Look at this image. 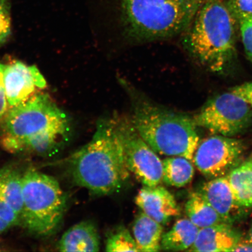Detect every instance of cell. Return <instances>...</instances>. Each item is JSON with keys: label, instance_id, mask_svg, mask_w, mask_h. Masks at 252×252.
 <instances>
[{"label": "cell", "instance_id": "cell-1", "mask_svg": "<svg viewBox=\"0 0 252 252\" xmlns=\"http://www.w3.org/2000/svg\"><path fill=\"white\" fill-rule=\"evenodd\" d=\"M1 125L0 146L12 154L52 156L70 132L67 114L42 93L9 109Z\"/></svg>", "mask_w": 252, "mask_h": 252}, {"label": "cell", "instance_id": "cell-2", "mask_svg": "<svg viewBox=\"0 0 252 252\" xmlns=\"http://www.w3.org/2000/svg\"><path fill=\"white\" fill-rule=\"evenodd\" d=\"M131 105V121L157 154L192 160L200 141L193 118L154 102L130 82L119 78Z\"/></svg>", "mask_w": 252, "mask_h": 252}, {"label": "cell", "instance_id": "cell-3", "mask_svg": "<svg viewBox=\"0 0 252 252\" xmlns=\"http://www.w3.org/2000/svg\"><path fill=\"white\" fill-rule=\"evenodd\" d=\"M72 181L94 194L121 190L130 177L111 116L99 120L91 140L68 158Z\"/></svg>", "mask_w": 252, "mask_h": 252}, {"label": "cell", "instance_id": "cell-4", "mask_svg": "<svg viewBox=\"0 0 252 252\" xmlns=\"http://www.w3.org/2000/svg\"><path fill=\"white\" fill-rule=\"evenodd\" d=\"M238 25L226 0H204L185 32L184 45L202 67L219 73L234 59Z\"/></svg>", "mask_w": 252, "mask_h": 252}, {"label": "cell", "instance_id": "cell-5", "mask_svg": "<svg viewBox=\"0 0 252 252\" xmlns=\"http://www.w3.org/2000/svg\"><path fill=\"white\" fill-rule=\"evenodd\" d=\"M125 35L135 43L156 42L185 32L204 0H116Z\"/></svg>", "mask_w": 252, "mask_h": 252}, {"label": "cell", "instance_id": "cell-6", "mask_svg": "<svg viewBox=\"0 0 252 252\" xmlns=\"http://www.w3.org/2000/svg\"><path fill=\"white\" fill-rule=\"evenodd\" d=\"M23 197L21 224L37 236L53 234L66 206L65 195L59 182L36 169H28L23 174Z\"/></svg>", "mask_w": 252, "mask_h": 252}, {"label": "cell", "instance_id": "cell-7", "mask_svg": "<svg viewBox=\"0 0 252 252\" xmlns=\"http://www.w3.org/2000/svg\"><path fill=\"white\" fill-rule=\"evenodd\" d=\"M121 140L128 171L143 186L154 187L162 182V160L141 136L128 116H111Z\"/></svg>", "mask_w": 252, "mask_h": 252}, {"label": "cell", "instance_id": "cell-8", "mask_svg": "<svg viewBox=\"0 0 252 252\" xmlns=\"http://www.w3.org/2000/svg\"><path fill=\"white\" fill-rule=\"evenodd\" d=\"M192 118L197 127L213 134L233 137L250 127L252 110L244 100L229 91L210 99Z\"/></svg>", "mask_w": 252, "mask_h": 252}, {"label": "cell", "instance_id": "cell-9", "mask_svg": "<svg viewBox=\"0 0 252 252\" xmlns=\"http://www.w3.org/2000/svg\"><path fill=\"white\" fill-rule=\"evenodd\" d=\"M244 151L241 140L214 134L200 140L192 160L201 174L210 180L227 176L240 163Z\"/></svg>", "mask_w": 252, "mask_h": 252}, {"label": "cell", "instance_id": "cell-10", "mask_svg": "<svg viewBox=\"0 0 252 252\" xmlns=\"http://www.w3.org/2000/svg\"><path fill=\"white\" fill-rule=\"evenodd\" d=\"M4 81L10 109L40 93L47 84L45 78L36 66L28 65L21 62L5 65Z\"/></svg>", "mask_w": 252, "mask_h": 252}, {"label": "cell", "instance_id": "cell-11", "mask_svg": "<svg viewBox=\"0 0 252 252\" xmlns=\"http://www.w3.org/2000/svg\"><path fill=\"white\" fill-rule=\"evenodd\" d=\"M23 173L12 166L0 168V233L21 224Z\"/></svg>", "mask_w": 252, "mask_h": 252}, {"label": "cell", "instance_id": "cell-12", "mask_svg": "<svg viewBox=\"0 0 252 252\" xmlns=\"http://www.w3.org/2000/svg\"><path fill=\"white\" fill-rule=\"evenodd\" d=\"M142 212L162 225L180 214V209L174 196L160 185L144 186L135 198Z\"/></svg>", "mask_w": 252, "mask_h": 252}, {"label": "cell", "instance_id": "cell-13", "mask_svg": "<svg viewBox=\"0 0 252 252\" xmlns=\"http://www.w3.org/2000/svg\"><path fill=\"white\" fill-rule=\"evenodd\" d=\"M198 191L226 223L232 224L243 215L245 208L236 201L226 176L210 179Z\"/></svg>", "mask_w": 252, "mask_h": 252}, {"label": "cell", "instance_id": "cell-14", "mask_svg": "<svg viewBox=\"0 0 252 252\" xmlns=\"http://www.w3.org/2000/svg\"><path fill=\"white\" fill-rule=\"evenodd\" d=\"M239 233L227 223L199 229L196 240L188 251L233 252L241 240Z\"/></svg>", "mask_w": 252, "mask_h": 252}, {"label": "cell", "instance_id": "cell-15", "mask_svg": "<svg viewBox=\"0 0 252 252\" xmlns=\"http://www.w3.org/2000/svg\"><path fill=\"white\" fill-rule=\"evenodd\" d=\"M100 245V236L95 225L86 220L66 231L57 248L61 252H98Z\"/></svg>", "mask_w": 252, "mask_h": 252}, {"label": "cell", "instance_id": "cell-16", "mask_svg": "<svg viewBox=\"0 0 252 252\" xmlns=\"http://www.w3.org/2000/svg\"><path fill=\"white\" fill-rule=\"evenodd\" d=\"M163 225L143 212L137 214L133 225V233L140 252H156L160 250L163 234Z\"/></svg>", "mask_w": 252, "mask_h": 252}, {"label": "cell", "instance_id": "cell-17", "mask_svg": "<svg viewBox=\"0 0 252 252\" xmlns=\"http://www.w3.org/2000/svg\"><path fill=\"white\" fill-rule=\"evenodd\" d=\"M199 228L188 219L177 220L172 228L163 233L160 250L165 251H185L194 243Z\"/></svg>", "mask_w": 252, "mask_h": 252}, {"label": "cell", "instance_id": "cell-18", "mask_svg": "<svg viewBox=\"0 0 252 252\" xmlns=\"http://www.w3.org/2000/svg\"><path fill=\"white\" fill-rule=\"evenodd\" d=\"M185 210L188 219L199 229L226 223L198 191L189 197Z\"/></svg>", "mask_w": 252, "mask_h": 252}, {"label": "cell", "instance_id": "cell-19", "mask_svg": "<svg viewBox=\"0 0 252 252\" xmlns=\"http://www.w3.org/2000/svg\"><path fill=\"white\" fill-rule=\"evenodd\" d=\"M237 202L252 207V159L239 163L226 176Z\"/></svg>", "mask_w": 252, "mask_h": 252}, {"label": "cell", "instance_id": "cell-20", "mask_svg": "<svg viewBox=\"0 0 252 252\" xmlns=\"http://www.w3.org/2000/svg\"><path fill=\"white\" fill-rule=\"evenodd\" d=\"M162 182L175 188L184 187L193 178L194 168L191 160L180 156H171L162 160Z\"/></svg>", "mask_w": 252, "mask_h": 252}, {"label": "cell", "instance_id": "cell-21", "mask_svg": "<svg viewBox=\"0 0 252 252\" xmlns=\"http://www.w3.org/2000/svg\"><path fill=\"white\" fill-rule=\"evenodd\" d=\"M106 252H140L136 242L130 231L120 226L109 232L105 242Z\"/></svg>", "mask_w": 252, "mask_h": 252}, {"label": "cell", "instance_id": "cell-22", "mask_svg": "<svg viewBox=\"0 0 252 252\" xmlns=\"http://www.w3.org/2000/svg\"><path fill=\"white\" fill-rule=\"evenodd\" d=\"M11 32L10 5L7 0H0V46L6 42Z\"/></svg>", "mask_w": 252, "mask_h": 252}, {"label": "cell", "instance_id": "cell-23", "mask_svg": "<svg viewBox=\"0 0 252 252\" xmlns=\"http://www.w3.org/2000/svg\"><path fill=\"white\" fill-rule=\"evenodd\" d=\"M246 54L252 62V15L238 22Z\"/></svg>", "mask_w": 252, "mask_h": 252}, {"label": "cell", "instance_id": "cell-24", "mask_svg": "<svg viewBox=\"0 0 252 252\" xmlns=\"http://www.w3.org/2000/svg\"><path fill=\"white\" fill-rule=\"evenodd\" d=\"M226 2L238 22L252 15V0H226Z\"/></svg>", "mask_w": 252, "mask_h": 252}, {"label": "cell", "instance_id": "cell-25", "mask_svg": "<svg viewBox=\"0 0 252 252\" xmlns=\"http://www.w3.org/2000/svg\"><path fill=\"white\" fill-rule=\"evenodd\" d=\"M5 65L0 63V124H1L9 111V107L6 96L4 73Z\"/></svg>", "mask_w": 252, "mask_h": 252}, {"label": "cell", "instance_id": "cell-26", "mask_svg": "<svg viewBox=\"0 0 252 252\" xmlns=\"http://www.w3.org/2000/svg\"><path fill=\"white\" fill-rule=\"evenodd\" d=\"M252 107V82L239 85L229 90Z\"/></svg>", "mask_w": 252, "mask_h": 252}, {"label": "cell", "instance_id": "cell-27", "mask_svg": "<svg viewBox=\"0 0 252 252\" xmlns=\"http://www.w3.org/2000/svg\"><path fill=\"white\" fill-rule=\"evenodd\" d=\"M233 252H252V243L248 239L243 241L241 238Z\"/></svg>", "mask_w": 252, "mask_h": 252}, {"label": "cell", "instance_id": "cell-28", "mask_svg": "<svg viewBox=\"0 0 252 252\" xmlns=\"http://www.w3.org/2000/svg\"><path fill=\"white\" fill-rule=\"evenodd\" d=\"M248 241H250L252 243V226L249 234Z\"/></svg>", "mask_w": 252, "mask_h": 252}, {"label": "cell", "instance_id": "cell-29", "mask_svg": "<svg viewBox=\"0 0 252 252\" xmlns=\"http://www.w3.org/2000/svg\"><path fill=\"white\" fill-rule=\"evenodd\" d=\"M251 159H252V158Z\"/></svg>", "mask_w": 252, "mask_h": 252}]
</instances>
